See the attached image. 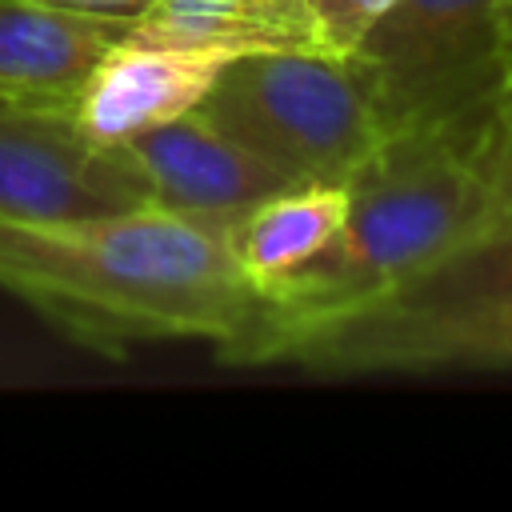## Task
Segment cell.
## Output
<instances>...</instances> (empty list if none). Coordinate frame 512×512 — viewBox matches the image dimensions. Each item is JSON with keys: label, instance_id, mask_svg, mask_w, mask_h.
Instances as JSON below:
<instances>
[{"label": "cell", "instance_id": "5b68a950", "mask_svg": "<svg viewBox=\"0 0 512 512\" xmlns=\"http://www.w3.org/2000/svg\"><path fill=\"white\" fill-rule=\"evenodd\" d=\"M508 0H396L348 56L384 132L500 104V16Z\"/></svg>", "mask_w": 512, "mask_h": 512}, {"label": "cell", "instance_id": "ba28073f", "mask_svg": "<svg viewBox=\"0 0 512 512\" xmlns=\"http://www.w3.org/2000/svg\"><path fill=\"white\" fill-rule=\"evenodd\" d=\"M224 60L228 56L220 52L168 48L124 36L96 60L72 100V112L92 140L124 144L144 128L196 112Z\"/></svg>", "mask_w": 512, "mask_h": 512}, {"label": "cell", "instance_id": "6da1fadb", "mask_svg": "<svg viewBox=\"0 0 512 512\" xmlns=\"http://www.w3.org/2000/svg\"><path fill=\"white\" fill-rule=\"evenodd\" d=\"M0 288L104 356L208 340L232 364L268 308L224 224L168 208L48 228L0 220Z\"/></svg>", "mask_w": 512, "mask_h": 512}, {"label": "cell", "instance_id": "30bf717a", "mask_svg": "<svg viewBox=\"0 0 512 512\" xmlns=\"http://www.w3.org/2000/svg\"><path fill=\"white\" fill-rule=\"evenodd\" d=\"M348 212V188L344 184H292L232 224H224L232 256L248 272V280L264 292L304 268L316 252L328 248V240L340 232Z\"/></svg>", "mask_w": 512, "mask_h": 512}, {"label": "cell", "instance_id": "3957f363", "mask_svg": "<svg viewBox=\"0 0 512 512\" xmlns=\"http://www.w3.org/2000/svg\"><path fill=\"white\" fill-rule=\"evenodd\" d=\"M196 112L292 184H344L388 136L356 64L320 48L228 56Z\"/></svg>", "mask_w": 512, "mask_h": 512}, {"label": "cell", "instance_id": "8992f818", "mask_svg": "<svg viewBox=\"0 0 512 512\" xmlns=\"http://www.w3.org/2000/svg\"><path fill=\"white\" fill-rule=\"evenodd\" d=\"M156 208L128 144L92 140L72 100L0 96V220L84 224Z\"/></svg>", "mask_w": 512, "mask_h": 512}, {"label": "cell", "instance_id": "277c9868", "mask_svg": "<svg viewBox=\"0 0 512 512\" xmlns=\"http://www.w3.org/2000/svg\"><path fill=\"white\" fill-rule=\"evenodd\" d=\"M512 304V216L448 248L388 292L284 332L264 364L312 376H384L388 356L436 328Z\"/></svg>", "mask_w": 512, "mask_h": 512}, {"label": "cell", "instance_id": "4fadbf2b", "mask_svg": "<svg viewBox=\"0 0 512 512\" xmlns=\"http://www.w3.org/2000/svg\"><path fill=\"white\" fill-rule=\"evenodd\" d=\"M56 8H76V12H104V16H136L148 8V0H44Z\"/></svg>", "mask_w": 512, "mask_h": 512}, {"label": "cell", "instance_id": "9c48e42d", "mask_svg": "<svg viewBox=\"0 0 512 512\" xmlns=\"http://www.w3.org/2000/svg\"><path fill=\"white\" fill-rule=\"evenodd\" d=\"M128 28L132 16L0 0V96L76 100L96 60L120 44Z\"/></svg>", "mask_w": 512, "mask_h": 512}, {"label": "cell", "instance_id": "7c38bea8", "mask_svg": "<svg viewBox=\"0 0 512 512\" xmlns=\"http://www.w3.org/2000/svg\"><path fill=\"white\" fill-rule=\"evenodd\" d=\"M316 44L332 56H352L360 40L396 8V0H300Z\"/></svg>", "mask_w": 512, "mask_h": 512}, {"label": "cell", "instance_id": "7a4b0ae2", "mask_svg": "<svg viewBox=\"0 0 512 512\" xmlns=\"http://www.w3.org/2000/svg\"><path fill=\"white\" fill-rule=\"evenodd\" d=\"M340 232L304 268L264 288V320L232 360L264 368L272 344L408 280L448 248L512 216V124L504 104L396 128L344 180Z\"/></svg>", "mask_w": 512, "mask_h": 512}, {"label": "cell", "instance_id": "52a82bcc", "mask_svg": "<svg viewBox=\"0 0 512 512\" xmlns=\"http://www.w3.org/2000/svg\"><path fill=\"white\" fill-rule=\"evenodd\" d=\"M124 144L152 180L156 208L180 216L232 224L260 200L292 188L284 172L252 156L200 112L144 128Z\"/></svg>", "mask_w": 512, "mask_h": 512}, {"label": "cell", "instance_id": "8fae6325", "mask_svg": "<svg viewBox=\"0 0 512 512\" xmlns=\"http://www.w3.org/2000/svg\"><path fill=\"white\" fill-rule=\"evenodd\" d=\"M384 372H512V304L400 344Z\"/></svg>", "mask_w": 512, "mask_h": 512}]
</instances>
